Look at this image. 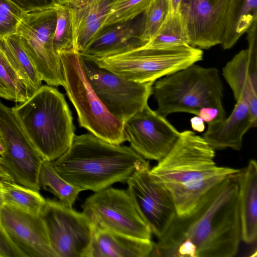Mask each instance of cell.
Returning a JSON list of instances; mask_svg holds the SVG:
<instances>
[{
    "label": "cell",
    "instance_id": "6da1fadb",
    "mask_svg": "<svg viewBox=\"0 0 257 257\" xmlns=\"http://www.w3.org/2000/svg\"><path fill=\"white\" fill-rule=\"evenodd\" d=\"M237 175L214 186L190 214L176 216L151 256H235L241 240Z\"/></svg>",
    "mask_w": 257,
    "mask_h": 257
},
{
    "label": "cell",
    "instance_id": "7a4b0ae2",
    "mask_svg": "<svg viewBox=\"0 0 257 257\" xmlns=\"http://www.w3.org/2000/svg\"><path fill=\"white\" fill-rule=\"evenodd\" d=\"M215 155L202 137L184 131L171 151L150 170L171 193L178 217L190 214L214 186L240 172L217 165Z\"/></svg>",
    "mask_w": 257,
    "mask_h": 257
},
{
    "label": "cell",
    "instance_id": "3957f363",
    "mask_svg": "<svg viewBox=\"0 0 257 257\" xmlns=\"http://www.w3.org/2000/svg\"><path fill=\"white\" fill-rule=\"evenodd\" d=\"M51 162L67 182L94 192L126 182L135 171L150 165L131 147L110 144L90 133L75 135L69 149Z\"/></svg>",
    "mask_w": 257,
    "mask_h": 257
},
{
    "label": "cell",
    "instance_id": "277c9868",
    "mask_svg": "<svg viewBox=\"0 0 257 257\" xmlns=\"http://www.w3.org/2000/svg\"><path fill=\"white\" fill-rule=\"evenodd\" d=\"M12 109L44 160L53 161L70 147L75 127L64 95L57 88L42 85Z\"/></svg>",
    "mask_w": 257,
    "mask_h": 257
},
{
    "label": "cell",
    "instance_id": "5b68a950",
    "mask_svg": "<svg viewBox=\"0 0 257 257\" xmlns=\"http://www.w3.org/2000/svg\"><path fill=\"white\" fill-rule=\"evenodd\" d=\"M153 93L157 102L156 110L166 117L186 112L198 115L203 107H211L226 115L222 104L223 85L216 68L195 64L158 79Z\"/></svg>",
    "mask_w": 257,
    "mask_h": 257
},
{
    "label": "cell",
    "instance_id": "8992f818",
    "mask_svg": "<svg viewBox=\"0 0 257 257\" xmlns=\"http://www.w3.org/2000/svg\"><path fill=\"white\" fill-rule=\"evenodd\" d=\"M59 56L63 86L76 110L80 126L110 144L121 145L125 142L123 123L108 111L93 90L82 67L79 53L64 52Z\"/></svg>",
    "mask_w": 257,
    "mask_h": 257
},
{
    "label": "cell",
    "instance_id": "52a82bcc",
    "mask_svg": "<svg viewBox=\"0 0 257 257\" xmlns=\"http://www.w3.org/2000/svg\"><path fill=\"white\" fill-rule=\"evenodd\" d=\"M203 56L201 49L187 45L162 49L141 47L113 56L92 59L101 67L125 79L155 82L202 60Z\"/></svg>",
    "mask_w": 257,
    "mask_h": 257
},
{
    "label": "cell",
    "instance_id": "ba28073f",
    "mask_svg": "<svg viewBox=\"0 0 257 257\" xmlns=\"http://www.w3.org/2000/svg\"><path fill=\"white\" fill-rule=\"evenodd\" d=\"M80 59L93 90L108 111L121 122L148 104L155 82L128 80L101 67L92 59L80 54Z\"/></svg>",
    "mask_w": 257,
    "mask_h": 257
},
{
    "label": "cell",
    "instance_id": "9c48e42d",
    "mask_svg": "<svg viewBox=\"0 0 257 257\" xmlns=\"http://www.w3.org/2000/svg\"><path fill=\"white\" fill-rule=\"evenodd\" d=\"M56 22L55 7L24 13L17 34L42 80L50 86H63L61 62L54 48Z\"/></svg>",
    "mask_w": 257,
    "mask_h": 257
},
{
    "label": "cell",
    "instance_id": "30bf717a",
    "mask_svg": "<svg viewBox=\"0 0 257 257\" xmlns=\"http://www.w3.org/2000/svg\"><path fill=\"white\" fill-rule=\"evenodd\" d=\"M81 207L95 228L151 240L150 228L140 215L127 190L109 187L90 196Z\"/></svg>",
    "mask_w": 257,
    "mask_h": 257
},
{
    "label": "cell",
    "instance_id": "8fae6325",
    "mask_svg": "<svg viewBox=\"0 0 257 257\" xmlns=\"http://www.w3.org/2000/svg\"><path fill=\"white\" fill-rule=\"evenodd\" d=\"M0 134L5 146L0 164L15 183L40 191L39 178L44 160L12 108L1 100Z\"/></svg>",
    "mask_w": 257,
    "mask_h": 257
},
{
    "label": "cell",
    "instance_id": "7c38bea8",
    "mask_svg": "<svg viewBox=\"0 0 257 257\" xmlns=\"http://www.w3.org/2000/svg\"><path fill=\"white\" fill-rule=\"evenodd\" d=\"M40 215L57 257H88L94 226L83 212L48 199Z\"/></svg>",
    "mask_w": 257,
    "mask_h": 257
},
{
    "label": "cell",
    "instance_id": "4fadbf2b",
    "mask_svg": "<svg viewBox=\"0 0 257 257\" xmlns=\"http://www.w3.org/2000/svg\"><path fill=\"white\" fill-rule=\"evenodd\" d=\"M150 165L135 171L126 181L127 192L141 216L158 239L177 216L173 197L150 171Z\"/></svg>",
    "mask_w": 257,
    "mask_h": 257
},
{
    "label": "cell",
    "instance_id": "5bb4252c",
    "mask_svg": "<svg viewBox=\"0 0 257 257\" xmlns=\"http://www.w3.org/2000/svg\"><path fill=\"white\" fill-rule=\"evenodd\" d=\"M123 131L131 147L145 159L159 161L172 149L180 132L148 104L124 122Z\"/></svg>",
    "mask_w": 257,
    "mask_h": 257
},
{
    "label": "cell",
    "instance_id": "9a60e30c",
    "mask_svg": "<svg viewBox=\"0 0 257 257\" xmlns=\"http://www.w3.org/2000/svg\"><path fill=\"white\" fill-rule=\"evenodd\" d=\"M231 1H183L179 11L187 26L190 46L208 49L221 44Z\"/></svg>",
    "mask_w": 257,
    "mask_h": 257
},
{
    "label": "cell",
    "instance_id": "2e32d148",
    "mask_svg": "<svg viewBox=\"0 0 257 257\" xmlns=\"http://www.w3.org/2000/svg\"><path fill=\"white\" fill-rule=\"evenodd\" d=\"M257 21L247 32L248 47L239 51L223 68L222 75L236 101L246 102L255 126L257 123Z\"/></svg>",
    "mask_w": 257,
    "mask_h": 257
},
{
    "label": "cell",
    "instance_id": "e0dca14e",
    "mask_svg": "<svg viewBox=\"0 0 257 257\" xmlns=\"http://www.w3.org/2000/svg\"><path fill=\"white\" fill-rule=\"evenodd\" d=\"M0 217L10 237L27 257H57L41 215L4 205L0 210Z\"/></svg>",
    "mask_w": 257,
    "mask_h": 257
},
{
    "label": "cell",
    "instance_id": "ac0fdd59",
    "mask_svg": "<svg viewBox=\"0 0 257 257\" xmlns=\"http://www.w3.org/2000/svg\"><path fill=\"white\" fill-rule=\"evenodd\" d=\"M143 24L142 14L131 21L104 28L79 54L91 59H100L143 46L144 45L139 39Z\"/></svg>",
    "mask_w": 257,
    "mask_h": 257
},
{
    "label": "cell",
    "instance_id": "d6986e66",
    "mask_svg": "<svg viewBox=\"0 0 257 257\" xmlns=\"http://www.w3.org/2000/svg\"><path fill=\"white\" fill-rule=\"evenodd\" d=\"M207 125L202 137L215 151L227 148L240 151L243 136L251 127H255L247 104L242 99L236 101L227 118Z\"/></svg>",
    "mask_w": 257,
    "mask_h": 257
},
{
    "label": "cell",
    "instance_id": "ffe728a7",
    "mask_svg": "<svg viewBox=\"0 0 257 257\" xmlns=\"http://www.w3.org/2000/svg\"><path fill=\"white\" fill-rule=\"evenodd\" d=\"M112 1L84 0L74 7H67L70 15L76 52H82L100 31Z\"/></svg>",
    "mask_w": 257,
    "mask_h": 257
},
{
    "label": "cell",
    "instance_id": "44dd1931",
    "mask_svg": "<svg viewBox=\"0 0 257 257\" xmlns=\"http://www.w3.org/2000/svg\"><path fill=\"white\" fill-rule=\"evenodd\" d=\"M154 245L151 240L94 227L88 257H150Z\"/></svg>",
    "mask_w": 257,
    "mask_h": 257
},
{
    "label": "cell",
    "instance_id": "7402d4cb",
    "mask_svg": "<svg viewBox=\"0 0 257 257\" xmlns=\"http://www.w3.org/2000/svg\"><path fill=\"white\" fill-rule=\"evenodd\" d=\"M241 240L247 244L257 238V163L250 160L237 176Z\"/></svg>",
    "mask_w": 257,
    "mask_h": 257
},
{
    "label": "cell",
    "instance_id": "603a6c76",
    "mask_svg": "<svg viewBox=\"0 0 257 257\" xmlns=\"http://www.w3.org/2000/svg\"><path fill=\"white\" fill-rule=\"evenodd\" d=\"M0 44L13 67L26 85L30 97L42 86V79L25 50L19 36L14 34L0 40Z\"/></svg>",
    "mask_w": 257,
    "mask_h": 257
},
{
    "label": "cell",
    "instance_id": "cb8c5ba5",
    "mask_svg": "<svg viewBox=\"0 0 257 257\" xmlns=\"http://www.w3.org/2000/svg\"><path fill=\"white\" fill-rule=\"evenodd\" d=\"M256 21L257 0H232L221 44L222 48L233 47Z\"/></svg>",
    "mask_w": 257,
    "mask_h": 257
},
{
    "label": "cell",
    "instance_id": "d4e9b609",
    "mask_svg": "<svg viewBox=\"0 0 257 257\" xmlns=\"http://www.w3.org/2000/svg\"><path fill=\"white\" fill-rule=\"evenodd\" d=\"M190 45L186 23L180 11L169 12L153 38L142 46L145 48L162 49Z\"/></svg>",
    "mask_w": 257,
    "mask_h": 257
},
{
    "label": "cell",
    "instance_id": "484cf974",
    "mask_svg": "<svg viewBox=\"0 0 257 257\" xmlns=\"http://www.w3.org/2000/svg\"><path fill=\"white\" fill-rule=\"evenodd\" d=\"M4 205L26 213L40 215L46 199L39 191L14 181H3Z\"/></svg>",
    "mask_w": 257,
    "mask_h": 257
},
{
    "label": "cell",
    "instance_id": "4316f807",
    "mask_svg": "<svg viewBox=\"0 0 257 257\" xmlns=\"http://www.w3.org/2000/svg\"><path fill=\"white\" fill-rule=\"evenodd\" d=\"M39 182L41 188L51 192L60 201L71 207L82 191L62 178L54 168L51 161L47 160H44L42 163Z\"/></svg>",
    "mask_w": 257,
    "mask_h": 257
},
{
    "label": "cell",
    "instance_id": "83f0119b",
    "mask_svg": "<svg viewBox=\"0 0 257 257\" xmlns=\"http://www.w3.org/2000/svg\"><path fill=\"white\" fill-rule=\"evenodd\" d=\"M30 97L28 89L0 44V97L23 103Z\"/></svg>",
    "mask_w": 257,
    "mask_h": 257
},
{
    "label": "cell",
    "instance_id": "f1b7e54d",
    "mask_svg": "<svg viewBox=\"0 0 257 257\" xmlns=\"http://www.w3.org/2000/svg\"><path fill=\"white\" fill-rule=\"evenodd\" d=\"M153 1L112 0L100 31L109 26L135 19L144 13Z\"/></svg>",
    "mask_w": 257,
    "mask_h": 257
},
{
    "label": "cell",
    "instance_id": "f546056e",
    "mask_svg": "<svg viewBox=\"0 0 257 257\" xmlns=\"http://www.w3.org/2000/svg\"><path fill=\"white\" fill-rule=\"evenodd\" d=\"M169 12L168 0H153L144 12L143 27L139 39L144 45L155 36Z\"/></svg>",
    "mask_w": 257,
    "mask_h": 257
},
{
    "label": "cell",
    "instance_id": "4dcf8cb0",
    "mask_svg": "<svg viewBox=\"0 0 257 257\" xmlns=\"http://www.w3.org/2000/svg\"><path fill=\"white\" fill-rule=\"evenodd\" d=\"M55 8L57 22L54 38V50L58 55L64 52H76L69 9L64 6L56 4Z\"/></svg>",
    "mask_w": 257,
    "mask_h": 257
},
{
    "label": "cell",
    "instance_id": "1f68e13d",
    "mask_svg": "<svg viewBox=\"0 0 257 257\" xmlns=\"http://www.w3.org/2000/svg\"><path fill=\"white\" fill-rule=\"evenodd\" d=\"M24 13L9 0H0V40L17 34Z\"/></svg>",
    "mask_w": 257,
    "mask_h": 257
},
{
    "label": "cell",
    "instance_id": "d6a6232c",
    "mask_svg": "<svg viewBox=\"0 0 257 257\" xmlns=\"http://www.w3.org/2000/svg\"><path fill=\"white\" fill-rule=\"evenodd\" d=\"M0 257H27L8 234L3 225L1 217Z\"/></svg>",
    "mask_w": 257,
    "mask_h": 257
},
{
    "label": "cell",
    "instance_id": "836d02e7",
    "mask_svg": "<svg viewBox=\"0 0 257 257\" xmlns=\"http://www.w3.org/2000/svg\"><path fill=\"white\" fill-rule=\"evenodd\" d=\"M24 13L54 8L53 0H9Z\"/></svg>",
    "mask_w": 257,
    "mask_h": 257
},
{
    "label": "cell",
    "instance_id": "e575fe53",
    "mask_svg": "<svg viewBox=\"0 0 257 257\" xmlns=\"http://www.w3.org/2000/svg\"><path fill=\"white\" fill-rule=\"evenodd\" d=\"M207 124L222 120L226 117V115L221 113L218 109L214 107H206L201 108L198 115Z\"/></svg>",
    "mask_w": 257,
    "mask_h": 257
},
{
    "label": "cell",
    "instance_id": "d590c367",
    "mask_svg": "<svg viewBox=\"0 0 257 257\" xmlns=\"http://www.w3.org/2000/svg\"><path fill=\"white\" fill-rule=\"evenodd\" d=\"M191 127L193 131L201 133L204 131L205 126L203 120L196 115L190 119Z\"/></svg>",
    "mask_w": 257,
    "mask_h": 257
},
{
    "label": "cell",
    "instance_id": "8d00e7d4",
    "mask_svg": "<svg viewBox=\"0 0 257 257\" xmlns=\"http://www.w3.org/2000/svg\"><path fill=\"white\" fill-rule=\"evenodd\" d=\"M169 12L179 11L181 4L183 0H168Z\"/></svg>",
    "mask_w": 257,
    "mask_h": 257
},
{
    "label": "cell",
    "instance_id": "74e56055",
    "mask_svg": "<svg viewBox=\"0 0 257 257\" xmlns=\"http://www.w3.org/2000/svg\"><path fill=\"white\" fill-rule=\"evenodd\" d=\"M4 206V184L3 181H0V210Z\"/></svg>",
    "mask_w": 257,
    "mask_h": 257
},
{
    "label": "cell",
    "instance_id": "f35d334b",
    "mask_svg": "<svg viewBox=\"0 0 257 257\" xmlns=\"http://www.w3.org/2000/svg\"><path fill=\"white\" fill-rule=\"evenodd\" d=\"M5 152V146L1 135L0 134V157L2 156Z\"/></svg>",
    "mask_w": 257,
    "mask_h": 257
},
{
    "label": "cell",
    "instance_id": "ab89813d",
    "mask_svg": "<svg viewBox=\"0 0 257 257\" xmlns=\"http://www.w3.org/2000/svg\"><path fill=\"white\" fill-rule=\"evenodd\" d=\"M71 0H53L54 3L56 5L66 6Z\"/></svg>",
    "mask_w": 257,
    "mask_h": 257
},
{
    "label": "cell",
    "instance_id": "60d3db41",
    "mask_svg": "<svg viewBox=\"0 0 257 257\" xmlns=\"http://www.w3.org/2000/svg\"><path fill=\"white\" fill-rule=\"evenodd\" d=\"M0 160H1V157H0Z\"/></svg>",
    "mask_w": 257,
    "mask_h": 257
}]
</instances>
